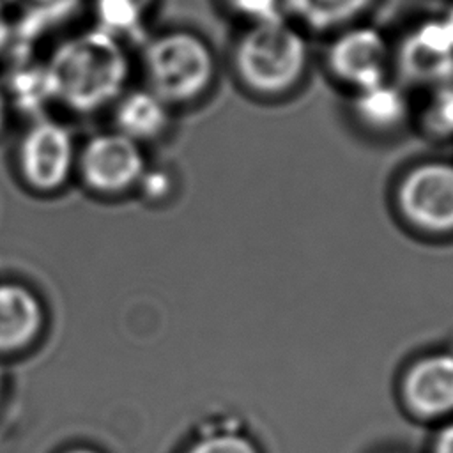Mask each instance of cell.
Returning a JSON list of instances; mask_svg holds the SVG:
<instances>
[{"label": "cell", "instance_id": "cell-1", "mask_svg": "<svg viewBox=\"0 0 453 453\" xmlns=\"http://www.w3.org/2000/svg\"><path fill=\"white\" fill-rule=\"evenodd\" d=\"M127 73V57L117 35L90 30L53 51L42 83L50 97L76 111H92L122 92Z\"/></svg>", "mask_w": 453, "mask_h": 453}, {"label": "cell", "instance_id": "cell-2", "mask_svg": "<svg viewBox=\"0 0 453 453\" xmlns=\"http://www.w3.org/2000/svg\"><path fill=\"white\" fill-rule=\"evenodd\" d=\"M239 80L253 92L278 96L292 90L304 76L310 50L303 28L287 16L248 25L234 55Z\"/></svg>", "mask_w": 453, "mask_h": 453}, {"label": "cell", "instance_id": "cell-3", "mask_svg": "<svg viewBox=\"0 0 453 453\" xmlns=\"http://www.w3.org/2000/svg\"><path fill=\"white\" fill-rule=\"evenodd\" d=\"M149 88L168 104L189 103L205 94L216 78L211 44L191 30H170L154 37L143 53Z\"/></svg>", "mask_w": 453, "mask_h": 453}, {"label": "cell", "instance_id": "cell-4", "mask_svg": "<svg viewBox=\"0 0 453 453\" xmlns=\"http://www.w3.org/2000/svg\"><path fill=\"white\" fill-rule=\"evenodd\" d=\"M403 218L428 234L453 232V163L426 161L414 166L398 186Z\"/></svg>", "mask_w": 453, "mask_h": 453}, {"label": "cell", "instance_id": "cell-5", "mask_svg": "<svg viewBox=\"0 0 453 453\" xmlns=\"http://www.w3.org/2000/svg\"><path fill=\"white\" fill-rule=\"evenodd\" d=\"M326 60L334 78L359 90L388 80L393 46L379 28L359 21L333 34Z\"/></svg>", "mask_w": 453, "mask_h": 453}, {"label": "cell", "instance_id": "cell-6", "mask_svg": "<svg viewBox=\"0 0 453 453\" xmlns=\"http://www.w3.org/2000/svg\"><path fill=\"white\" fill-rule=\"evenodd\" d=\"M393 62L405 78L430 88L453 78V28L444 16L416 23L393 48Z\"/></svg>", "mask_w": 453, "mask_h": 453}, {"label": "cell", "instance_id": "cell-7", "mask_svg": "<svg viewBox=\"0 0 453 453\" xmlns=\"http://www.w3.org/2000/svg\"><path fill=\"white\" fill-rule=\"evenodd\" d=\"M80 168L92 189L120 193L142 180L145 159L138 142L117 131L90 138L83 147Z\"/></svg>", "mask_w": 453, "mask_h": 453}, {"label": "cell", "instance_id": "cell-8", "mask_svg": "<svg viewBox=\"0 0 453 453\" xmlns=\"http://www.w3.org/2000/svg\"><path fill=\"white\" fill-rule=\"evenodd\" d=\"M73 156L69 131L57 122L41 120L35 122L21 140L19 168L32 188L53 191L67 180Z\"/></svg>", "mask_w": 453, "mask_h": 453}, {"label": "cell", "instance_id": "cell-9", "mask_svg": "<svg viewBox=\"0 0 453 453\" xmlns=\"http://www.w3.org/2000/svg\"><path fill=\"white\" fill-rule=\"evenodd\" d=\"M402 393L409 411L434 419L453 412V354H430L411 365Z\"/></svg>", "mask_w": 453, "mask_h": 453}, {"label": "cell", "instance_id": "cell-10", "mask_svg": "<svg viewBox=\"0 0 453 453\" xmlns=\"http://www.w3.org/2000/svg\"><path fill=\"white\" fill-rule=\"evenodd\" d=\"M41 326L42 308L35 294L18 283H0V352L27 347Z\"/></svg>", "mask_w": 453, "mask_h": 453}, {"label": "cell", "instance_id": "cell-11", "mask_svg": "<svg viewBox=\"0 0 453 453\" xmlns=\"http://www.w3.org/2000/svg\"><path fill=\"white\" fill-rule=\"evenodd\" d=\"M379 0H285V16L299 28L334 34L359 23Z\"/></svg>", "mask_w": 453, "mask_h": 453}, {"label": "cell", "instance_id": "cell-12", "mask_svg": "<svg viewBox=\"0 0 453 453\" xmlns=\"http://www.w3.org/2000/svg\"><path fill=\"white\" fill-rule=\"evenodd\" d=\"M168 106L150 88L126 94L115 110L119 133L134 142L161 134L168 126Z\"/></svg>", "mask_w": 453, "mask_h": 453}, {"label": "cell", "instance_id": "cell-13", "mask_svg": "<svg viewBox=\"0 0 453 453\" xmlns=\"http://www.w3.org/2000/svg\"><path fill=\"white\" fill-rule=\"evenodd\" d=\"M352 106L357 119L373 129H393L400 126L409 110L403 90L389 80L354 90Z\"/></svg>", "mask_w": 453, "mask_h": 453}, {"label": "cell", "instance_id": "cell-14", "mask_svg": "<svg viewBox=\"0 0 453 453\" xmlns=\"http://www.w3.org/2000/svg\"><path fill=\"white\" fill-rule=\"evenodd\" d=\"M156 0H96V12L110 34L129 32L140 27Z\"/></svg>", "mask_w": 453, "mask_h": 453}, {"label": "cell", "instance_id": "cell-15", "mask_svg": "<svg viewBox=\"0 0 453 453\" xmlns=\"http://www.w3.org/2000/svg\"><path fill=\"white\" fill-rule=\"evenodd\" d=\"M186 453H258V449L246 435L221 430L200 437L186 449Z\"/></svg>", "mask_w": 453, "mask_h": 453}, {"label": "cell", "instance_id": "cell-16", "mask_svg": "<svg viewBox=\"0 0 453 453\" xmlns=\"http://www.w3.org/2000/svg\"><path fill=\"white\" fill-rule=\"evenodd\" d=\"M426 119L437 133H453V78L432 88Z\"/></svg>", "mask_w": 453, "mask_h": 453}, {"label": "cell", "instance_id": "cell-17", "mask_svg": "<svg viewBox=\"0 0 453 453\" xmlns=\"http://www.w3.org/2000/svg\"><path fill=\"white\" fill-rule=\"evenodd\" d=\"M223 5L248 25L285 16V0H221Z\"/></svg>", "mask_w": 453, "mask_h": 453}, {"label": "cell", "instance_id": "cell-18", "mask_svg": "<svg viewBox=\"0 0 453 453\" xmlns=\"http://www.w3.org/2000/svg\"><path fill=\"white\" fill-rule=\"evenodd\" d=\"M142 179H143V186H145V191L149 193V196H159L168 191V180H166L165 173H154V177H149L143 173Z\"/></svg>", "mask_w": 453, "mask_h": 453}, {"label": "cell", "instance_id": "cell-19", "mask_svg": "<svg viewBox=\"0 0 453 453\" xmlns=\"http://www.w3.org/2000/svg\"><path fill=\"white\" fill-rule=\"evenodd\" d=\"M434 453H453V423L446 425L435 437Z\"/></svg>", "mask_w": 453, "mask_h": 453}, {"label": "cell", "instance_id": "cell-20", "mask_svg": "<svg viewBox=\"0 0 453 453\" xmlns=\"http://www.w3.org/2000/svg\"><path fill=\"white\" fill-rule=\"evenodd\" d=\"M7 37H9V18H7L5 7H4V4L0 0V50L4 48Z\"/></svg>", "mask_w": 453, "mask_h": 453}, {"label": "cell", "instance_id": "cell-21", "mask_svg": "<svg viewBox=\"0 0 453 453\" xmlns=\"http://www.w3.org/2000/svg\"><path fill=\"white\" fill-rule=\"evenodd\" d=\"M5 119H7V99H5V94L4 90L0 88V131L5 124Z\"/></svg>", "mask_w": 453, "mask_h": 453}, {"label": "cell", "instance_id": "cell-22", "mask_svg": "<svg viewBox=\"0 0 453 453\" xmlns=\"http://www.w3.org/2000/svg\"><path fill=\"white\" fill-rule=\"evenodd\" d=\"M442 16L448 19V23H449V25H451V28H453V5H451V7H449Z\"/></svg>", "mask_w": 453, "mask_h": 453}, {"label": "cell", "instance_id": "cell-23", "mask_svg": "<svg viewBox=\"0 0 453 453\" xmlns=\"http://www.w3.org/2000/svg\"><path fill=\"white\" fill-rule=\"evenodd\" d=\"M67 453H96V451L87 449V448H78V449H71V451H67Z\"/></svg>", "mask_w": 453, "mask_h": 453}, {"label": "cell", "instance_id": "cell-24", "mask_svg": "<svg viewBox=\"0 0 453 453\" xmlns=\"http://www.w3.org/2000/svg\"><path fill=\"white\" fill-rule=\"evenodd\" d=\"M2 386H4V373L0 370V395H2Z\"/></svg>", "mask_w": 453, "mask_h": 453}]
</instances>
